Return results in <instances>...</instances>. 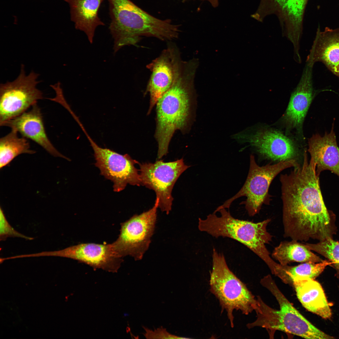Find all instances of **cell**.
Instances as JSON below:
<instances>
[{"label":"cell","mask_w":339,"mask_h":339,"mask_svg":"<svg viewBox=\"0 0 339 339\" xmlns=\"http://www.w3.org/2000/svg\"><path fill=\"white\" fill-rule=\"evenodd\" d=\"M104 0H65L70 6L71 19L75 28L83 32L91 44L97 27L105 25L98 16L99 8Z\"/></svg>","instance_id":"obj_21"},{"label":"cell","mask_w":339,"mask_h":339,"mask_svg":"<svg viewBox=\"0 0 339 339\" xmlns=\"http://www.w3.org/2000/svg\"><path fill=\"white\" fill-rule=\"evenodd\" d=\"M9 237H19L31 240L34 238L28 237L16 230L9 223L3 210L0 208V240L4 241Z\"/></svg>","instance_id":"obj_26"},{"label":"cell","mask_w":339,"mask_h":339,"mask_svg":"<svg viewBox=\"0 0 339 339\" xmlns=\"http://www.w3.org/2000/svg\"><path fill=\"white\" fill-rule=\"evenodd\" d=\"M260 282L275 297L279 309L272 308L258 296L255 310L256 319L247 325L248 328L255 327L264 328L271 337L275 331L278 330L306 339L334 338L316 327L304 317L281 292L270 275L264 277Z\"/></svg>","instance_id":"obj_4"},{"label":"cell","mask_w":339,"mask_h":339,"mask_svg":"<svg viewBox=\"0 0 339 339\" xmlns=\"http://www.w3.org/2000/svg\"><path fill=\"white\" fill-rule=\"evenodd\" d=\"M305 246L328 259L330 266L336 270V276L339 279V241L329 238L316 244L306 243Z\"/></svg>","instance_id":"obj_25"},{"label":"cell","mask_w":339,"mask_h":339,"mask_svg":"<svg viewBox=\"0 0 339 339\" xmlns=\"http://www.w3.org/2000/svg\"><path fill=\"white\" fill-rule=\"evenodd\" d=\"M237 141L248 143L260 154L277 162L295 160L298 162L299 149L291 139L279 131L262 128L253 132H241L234 136Z\"/></svg>","instance_id":"obj_13"},{"label":"cell","mask_w":339,"mask_h":339,"mask_svg":"<svg viewBox=\"0 0 339 339\" xmlns=\"http://www.w3.org/2000/svg\"><path fill=\"white\" fill-rule=\"evenodd\" d=\"M299 164L293 160L261 166L257 164L254 156L251 155L248 175L243 186L234 196L217 207L215 212H217L222 208H229L235 200L245 196L246 200L241 204L245 205L250 216H254L259 213L263 204L269 203L268 190L274 178L284 170L296 167Z\"/></svg>","instance_id":"obj_7"},{"label":"cell","mask_w":339,"mask_h":339,"mask_svg":"<svg viewBox=\"0 0 339 339\" xmlns=\"http://www.w3.org/2000/svg\"><path fill=\"white\" fill-rule=\"evenodd\" d=\"M311 251L304 244L292 240L281 242L274 249L272 257L282 265L294 262L318 263L324 261Z\"/></svg>","instance_id":"obj_22"},{"label":"cell","mask_w":339,"mask_h":339,"mask_svg":"<svg viewBox=\"0 0 339 339\" xmlns=\"http://www.w3.org/2000/svg\"><path fill=\"white\" fill-rule=\"evenodd\" d=\"M308 0H260L252 18L262 22L268 16L275 15L279 21L282 35L290 40L302 37L303 21Z\"/></svg>","instance_id":"obj_12"},{"label":"cell","mask_w":339,"mask_h":339,"mask_svg":"<svg viewBox=\"0 0 339 339\" xmlns=\"http://www.w3.org/2000/svg\"><path fill=\"white\" fill-rule=\"evenodd\" d=\"M41 256L63 257L77 260L94 269L116 272L123 261L114 251L111 244L81 243L63 249L40 252Z\"/></svg>","instance_id":"obj_14"},{"label":"cell","mask_w":339,"mask_h":339,"mask_svg":"<svg viewBox=\"0 0 339 339\" xmlns=\"http://www.w3.org/2000/svg\"><path fill=\"white\" fill-rule=\"evenodd\" d=\"M316 263L304 262L294 266L280 264L274 274L285 283L292 286L293 282L294 280L315 279L322 273L327 266L331 264V262L327 260Z\"/></svg>","instance_id":"obj_23"},{"label":"cell","mask_w":339,"mask_h":339,"mask_svg":"<svg viewBox=\"0 0 339 339\" xmlns=\"http://www.w3.org/2000/svg\"><path fill=\"white\" fill-rule=\"evenodd\" d=\"M292 286L302 305L308 311L325 319H330L332 312L321 284L314 279L294 280Z\"/></svg>","instance_id":"obj_20"},{"label":"cell","mask_w":339,"mask_h":339,"mask_svg":"<svg viewBox=\"0 0 339 339\" xmlns=\"http://www.w3.org/2000/svg\"><path fill=\"white\" fill-rule=\"evenodd\" d=\"M198 62L191 59L183 61L177 57L173 60L174 78L172 85L156 103L157 158L166 155L170 141L175 131H184L193 116L196 104L194 79Z\"/></svg>","instance_id":"obj_2"},{"label":"cell","mask_w":339,"mask_h":339,"mask_svg":"<svg viewBox=\"0 0 339 339\" xmlns=\"http://www.w3.org/2000/svg\"><path fill=\"white\" fill-rule=\"evenodd\" d=\"M145 331L144 335L148 339H186L187 338L172 335L168 332L165 329L162 327L153 331L143 327Z\"/></svg>","instance_id":"obj_27"},{"label":"cell","mask_w":339,"mask_h":339,"mask_svg":"<svg viewBox=\"0 0 339 339\" xmlns=\"http://www.w3.org/2000/svg\"><path fill=\"white\" fill-rule=\"evenodd\" d=\"M38 74L31 71L26 75L22 65L20 73L12 82L0 86V124L26 111L43 98L37 88Z\"/></svg>","instance_id":"obj_9"},{"label":"cell","mask_w":339,"mask_h":339,"mask_svg":"<svg viewBox=\"0 0 339 339\" xmlns=\"http://www.w3.org/2000/svg\"><path fill=\"white\" fill-rule=\"evenodd\" d=\"M94 152L95 165L100 174L113 183L114 191L123 190L128 184L141 185L139 170L135 166L138 162L128 154L122 155L113 150L99 146L90 137L84 128L82 129Z\"/></svg>","instance_id":"obj_11"},{"label":"cell","mask_w":339,"mask_h":339,"mask_svg":"<svg viewBox=\"0 0 339 339\" xmlns=\"http://www.w3.org/2000/svg\"><path fill=\"white\" fill-rule=\"evenodd\" d=\"M201 1H207L210 4L214 7H216L218 5V0H200Z\"/></svg>","instance_id":"obj_28"},{"label":"cell","mask_w":339,"mask_h":339,"mask_svg":"<svg viewBox=\"0 0 339 339\" xmlns=\"http://www.w3.org/2000/svg\"><path fill=\"white\" fill-rule=\"evenodd\" d=\"M305 151L302 164L280 176L284 236L321 241L336 233L335 216L326 207L315 165Z\"/></svg>","instance_id":"obj_1"},{"label":"cell","mask_w":339,"mask_h":339,"mask_svg":"<svg viewBox=\"0 0 339 339\" xmlns=\"http://www.w3.org/2000/svg\"><path fill=\"white\" fill-rule=\"evenodd\" d=\"M308 151L311 160L316 166L319 176L321 172L329 170L339 177V149L338 147L334 125L330 132L324 135H313L308 140Z\"/></svg>","instance_id":"obj_18"},{"label":"cell","mask_w":339,"mask_h":339,"mask_svg":"<svg viewBox=\"0 0 339 339\" xmlns=\"http://www.w3.org/2000/svg\"><path fill=\"white\" fill-rule=\"evenodd\" d=\"M139 165L141 185L155 192L159 207L169 214L173 200L171 193L174 185L181 175L190 166L185 164L183 159L168 162L158 160Z\"/></svg>","instance_id":"obj_10"},{"label":"cell","mask_w":339,"mask_h":339,"mask_svg":"<svg viewBox=\"0 0 339 339\" xmlns=\"http://www.w3.org/2000/svg\"><path fill=\"white\" fill-rule=\"evenodd\" d=\"M16 131L22 136L33 141L50 154L69 160L55 147L48 137L40 108L36 104L29 110L0 124Z\"/></svg>","instance_id":"obj_16"},{"label":"cell","mask_w":339,"mask_h":339,"mask_svg":"<svg viewBox=\"0 0 339 339\" xmlns=\"http://www.w3.org/2000/svg\"><path fill=\"white\" fill-rule=\"evenodd\" d=\"M158 203L156 198L151 208L139 215H134L121 224L119 236L111 243L118 257L129 256L136 261L142 259L149 248L154 233Z\"/></svg>","instance_id":"obj_8"},{"label":"cell","mask_w":339,"mask_h":339,"mask_svg":"<svg viewBox=\"0 0 339 339\" xmlns=\"http://www.w3.org/2000/svg\"><path fill=\"white\" fill-rule=\"evenodd\" d=\"M110 33L116 53L122 47L136 45L142 36L171 41L178 38L179 28L170 20H161L145 12L130 0H107Z\"/></svg>","instance_id":"obj_3"},{"label":"cell","mask_w":339,"mask_h":339,"mask_svg":"<svg viewBox=\"0 0 339 339\" xmlns=\"http://www.w3.org/2000/svg\"><path fill=\"white\" fill-rule=\"evenodd\" d=\"M186 0H183V1H186Z\"/></svg>","instance_id":"obj_29"},{"label":"cell","mask_w":339,"mask_h":339,"mask_svg":"<svg viewBox=\"0 0 339 339\" xmlns=\"http://www.w3.org/2000/svg\"><path fill=\"white\" fill-rule=\"evenodd\" d=\"M27 139L20 137L18 133L11 129L0 139V169L6 166L16 157L22 154H33Z\"/></svg>","instance_id":"obj_24"},{"label":"cell","mask_w":339,"mask_h":339,"mask_svg":"<svg viewBox=\"0 0 339 339\" xmlns=\"http://www.w3.org/2000/svg\"><path fill=\"white\" fill-rule=\"evenodd\" d=\"M210 290L225 310L231 326L234 327V310L247 315L255 309L257 300L243 283L230 270L224 255L214 248L212 254V269L209 281Z\"/></svg>","instance_id":"obj_6"},{"label":"cell","mask_w":339,"mask_h":339,"mask_svg":"<svg viewBox=\"0 0 339 339\" xmlns=\"http://www.w3.org/2000/svg\"><path fill=\"white\" fill-rule=\"evenodd\" d=\"M306 62L313 66L321 62L339 78V28L318 27Z\"/></svg>","instance_id":"obj_17"},{"label":"cell","mask_w":339,"mask_h":339,"mask_svg":"<svg viewBox=\"0 0 339 339\" xmlns=\"http://www.w3.org/2000/svg\"><path fill=\"white\" fill-rule=\"evenodd\" d=\"M218 212L220 213L219 216L213 212L205 219H198L200 231L215 238L222 237L234 239L254 252L269 268L275 265L276 262L270 257L266 246V244H269L272 239V236L266 229L270 219L255 223L235 218L225 208L221 209Z\"/></svg>","instance_id":"obj_5"},{"label":"cell","mask_w":339,"mask_h":339,"mask_svg":"<svg viewBox=\"0 0 339 339\" xmlns=\"http://www.w3.org/2000/svg\"><path fill=\"white\" fill-rule=\"evenodd\" d=\"M314 66L306 63L299 82L291 95L283 121L288 128L302 133L304 121L317 91L313 85Z\"/></svg>","instance_id":"obj_15"},{"label":"cell","mask_w":339,"mask_h":339,"mask_svg":"<svg viewBox=\"0 0 339 339\" xmlns=\"http://www.w3.org/2000/svg\"><path fill=\"white\" fill-rule=\"evenodd\" d=\"M146 67L151 72L146 89L150 96L148 114L159 98L170 88L173 81V63L169 47L167 46L159 56Z\"/></svg>","instance_id":"obj_19"}]
</instances>
